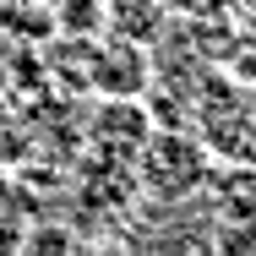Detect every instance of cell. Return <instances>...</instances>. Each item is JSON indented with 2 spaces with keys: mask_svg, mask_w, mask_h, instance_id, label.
<instances>
[{
  "mask_svg": "<svg viewBox=\"0 0 256 256\" xmlns=\"http://www.w3.org/2000/svg\"><path fill=\"white\" fill-rule=\"evenodd\" d=\"M164 6H202V0H164Z\"/></svg>",
  "mask_w": 256,
  "mask_h": 256,
  "instance_id": "obj_1",
  "label": "cell"
}]
</instances>
